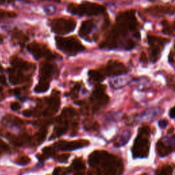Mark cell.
<instances>
[{"mask_svg":"<svg viewBox=\"0 0 175 175\" xmlns=\"http://www.w3.org/2000/svg\"><path fill=\"white\" fill-rule=\"evenodd\" d=\"M174 28L175 29V23H174Z\"/></svg>","mask_w":175,"mask_h":175,"instance_id":"45","label":"cell"},{"mask_svg":"<svg viewBox=\"0 0 175 175\" xmlns=\"http://www.w3.org/2000/svg\"><path fill=\"white\" fill-rule=\"evenodd\" d=\"M90 145L88 140H78L75 141H60L55 144V148L62 150H74L83 147L87 146Z\"/></svg>","mask_w":175,"mask_h":175,"instance_id":"8","label":"cell"},{"mask_svg":"<svg viewBox=\"0 0 175 175\" xmlns=\"http://www.w3.org/2000/svg\"><path fill=\"white\" fill-rule=\"evenodd\" d=\"M67 125H68L64 124L63 126L60 127H58L55 129L53 134V136H51V139L56 138H57V137H59L62 135H63L64 133H66L67 130Z\"/></svg>","mask_w":175,"mask_h":175,"instance_id":"24","label":"cell"},{"mask_svg":"<svg viewBox=\"0 0 175 175\" xmlns=\"http://www.w3.org/2000/svg\"><path fill=\"white\" fill-rule=\"evenodd\" d=\"M76 21L72 19H55L51 20L50 22L51 30L60 35H64L73 32L76 27Z\"/></svg>","mask_w":175,"mask_h":175,"instance_id":"4","label":"cell"},{"mask_svg":"<svg viewBox=\"0 0 175 175\" xmlns=\"http://www.w3.org/2000/svg\"><path fill=\"white\" fill-rule=\"evenodd\" d=\"M27 80L26 77L23 75L21 70L13 68L9 70V81L10 84L16 85L22 83Z\"/></svg>","mask_w":175,"mask_h":175,"instance_id":"12","label":"cell"},{"mask_svg":"<svg viewBox=\"0 0 175 175\" xmlns=\"http://www.w3.org/2000/svg\"><path fill=\"white\" fill-rule=\"evenodd\" d=\"M7 15V13H5L3 11H2V10H0V19H2L6 15Z\"/></svg>","mask_w":175,"mask_h":175,"instance_id":"41","label":"cell"},{"mask_svg":"<svg viewBox=\"0 0 175 175\" xmlns=\"http://www.w3.org/2000/svg\"><path fill=\"white\" fill-rule=\"evenodd\" d=\"M105 8L98 3L85 2L80 4L71 3L68 6V11L75 15L93 16L101 15L104 12Z\"/></svg>","mask_w":175,"mask_h":175,"instance_id":"2","label":"cell"},{"mask_svg":"<svg viewBox=\"0 0 175 175\" xmlns=\"http://www.w3.org/2000/svg\"><path fill=\"white\" fill-rule=\"evenodd\" d=\"M158 125L160 128L164 129L166 127V126L168 125V121L166 120H160L158 122Z\"/></svg>","mask_w":175,"mask_h":175,"instance_id":"34","label":"cell"},{"mask_svg":"<svg viewBox=\"0 0 175 175\" xmlns=\"http://www.w3.org/2000/svg\"><path fill=\"white\" fill-rule=\"evenodd\" d=\"M134 47H135V43L133 42V40H129L127 42V46L125 48H126V49H127V50H131Z\"/></svg>","mask_w":175,"mask_h":175,"instance_id":"33","label":"cell"},{"mask_svg":"<svg viewBox=\"0 0 175 175\" xmlns=\"http://www.w3.org/2000/svg\"><path fill=\"white\" fill-rule=\"evenodd\" d=\"M34 114V111L31 110V109H25L23 112V114L26 116V117H30V116H33Z\"/></svg>","mask_w":175,"mask_h":175,"instance_id":"35","label":"cell"},{"mask_svg":"<svg viewBox=\"0 0 175 175\" xmlns=\"http://www.w3.org/2000/svg\"><path fill=\"white\" fill-rule=\"evenodd\" d=\"M56 45L62 52L68 55H75L85 50V47L76 38L71 36L67 38L56 37Z\"/></svg>","mask_w":175,"mask_h":175,"instance_id":"3","label":"cell"},{"mask_svg":"<svg viewBox=\"0 0 175 175\" xmlns=\"http://www.w3.org/2000/svg\"><path fill=\"white\" fill-rule=\"evenodd\" d=\"M85 163L84 162L83 160L80 158H77L73 160V163L71 164L72 170L75 171H78V172L84 170L85 169Z\"/></svg>","mask_w":175,"mask_h":175,"instance_id":"17","label":"cell"},{"mask_svg":"<svg viewBox=\"0 0 175 175\" xmlns=\"http://www.w3.org/2000/svg\"><path fill=\"white\" fill-rule=\"evenodd\" d=\"M80 87H81L80 84L78 83V84H75L73 89V90H72V91L71 92V94L72 96H73V97H77V92L80 91Z\"/></svg>","mask_w":175,"mask_h":175,"instance_id":"30","label":"cell"},{"mask_svg":"<svg viewBox=\"0 0 175 175\" xmlns=\"http://www.w3.org/2000/svg\"><path fill=\"white\" fill-rule=\"evenodd\" d=\"M169 115L170 116V118H175V106L174 108H173L172 109H170V113H169Z\"/></svg>","mask_w":175,"mask_h":175,"instance_id":"39","label":"cell"},{"mask_svg":"<svg viewBox=\"0 0 175 175\" xmlns=\"http://www.w3.org/2000/svg\"><path fill=\"white\" fill-rule=\"evenodd\" d=\"M159 53V49L158 47H156L154 48V49H153L151 53V60L153 62H156L157 60L158 59Z\"/></svg>","mask_w":175,"mask_h":175,"instance_id":"27","label":"cell"},{"mask_svg":"<svg viewBox=\"0 0 175 175\" xmlns=\"http://www.w3.org/2000/svg\"><path fill=\"white\" fill-rule=\"evenodd\" d=\"M27 49L37 60H39L40 58H47L48 60H50L56 58V55H53L45 45L42 44L34 42L29 44Z\"/></svg>","mask_w":175,"mask_h":175,"instance_id":"5","label":"cell"},{"mask_svg":"<svg viewBox=\"0 0 175 175\" xmlns=\"http://www.w3.org/2000/svg\"><path fill=\"white\" fill-rule=\"evenodd\" d=\"M88 75L92 81L96 82H101L102 81H104V80L105 79L104 75L97 71H94V70L90 71L88 73Z\"/></svg>","mask_w":175,"mask_h":175,"instance_id":"18","label":"cell"},{"mask_svg":"<svg viewBox=\"0 0 175 175\" xmlns=\"http://www.w3.org/2000/svg\"><path fill=\"white\" fill-rule=\"evenodd\" d=\"M31 162V159L27 156H21L16 159L15 163L18 165L25 166Z\"/></svg>","mask_w":175,"mask_h":175,"instance_id":"25","label":"cell"},{"mask_svg":"<svg viewBox=\"0 0 175 175\" xmlns=\"http://www.w3.org/2000/svg\"><path fill=\"white\" fill-rule=\"evenodd\" d=\"M19 92H20V91H19V89H15V90H14V93H15L16 95L19 94Z\"/></svg>","mask_w":175,"mask_h":175,"instance_id":"42","label":"cell"},{"mask_svg":"<svg viewBox=\"0 0 175 175\" xmlns=\"http://www.w3.org/2000/svg\"><path fill=\"white\" fill-rule=\"evenodd\" d=\"M70 155L69 154H62V155H54L55 160L57 161L58 162L60 163H66L68 158H69Z\"/></svg>","mask_w":175,"mask_h":175,"instance_id":"26","label":"cell"},{"mask_svg":"<svg viewBox=\"0 0 175 175\" xmlns=\"http://www.w3.org/2000/svg\"><path fill=\"white\" fill-rule=\"evenodd\" d=\"M169 62H171L172 63L173 62V60H174V56H173V52H171L170 53V55H169Z\"/></svg>","mask_w":175,"mask_h":175,"instance_id":"40","label":"cell"},{"mask_svg":"<svg viewBox=\"0 0 175 175\" xmlns=\"http://www.w3.org/2000/svg\"><path fill=\"white\" fill-rule=\"evenodd\" d=\"M64 170L63 168H56L53 171V174H65V173H67V172H64Z\"/></svg>","mask_w":175,"mask_h":175,"instance_id":"36","label":"cell"},{"mask_svg":"<svg viewBox=\"0 0 175 175\" xmlns=\"http://www.w3.org/2000/svg\"><path fill=\"white\" fill-rule=\"evenodd\" d=\"M0 83H2L4 85H7V80L4 75H1V76H0Z\"/></svg>","mask_w":175,"mask_h":175,"instance_id":"38","label":"cell"},{"mask_svg":"<svg viewBox=\"0 0 175 175\" xmlns=\"http://www.w3.org/2000/svg\"><path fill=\"white\" fill-rule=\"evenodd\" d=\"M49 82L40 81L39 84L36 85L34 88V91L37 93H43L49 90Z\"/></svg>","mask_w":175,"mask_h":175,"instance_id":"19","label":"cell"},{"mask_svg":"<svg viewBox=\"0 0 175 175\" xmlns=\"http://www.w3.org/2000/svg\"><path fill=\"white\" fill-rule=\"evenodd\" d=\"M150 129L149 127L147 126H145L142 127L141 129H140V135H142V136H149L150 134Z\"/></svg>","mask_w":175,"mask_h":175,"instance_id":"29","label":"cell"},{"mask_svg":"<svg viewBox=\"0 0 175 175\" xmlns=\"http://www.w3.org/2000/svg\"><path fill=\"white\" fill-rule=\"evenodd\" d=\"M140 60H141L142 62L145 64H146L147 62H148V58H147L146 55L145 53H142L141 58H140Z\"/></svg>","mask_w":175,"mask_h":175,"instance_id":"37","label":"cell"},{"mask_svg":"<svg viewBox=\"0 0 175 175\" xmlns=\"http://www.w3.org/2000/svg\"><path fill=\"white\" fill-rule=\"evenodd\" d=\"M130 136H131V133H130L129 131H126L124 134L122 136L121 140V142H122V145H124L125 144L127 143L128 140L130 138Z\"/></svg>","mask_w":175,"mask_h":175,"instance_id":"28","label":"cell"},{"mask_svg":"<svg viewBox=\"0 0 175 175\" xmlns=\"http://www.w3.org/2000/svg\"><path fill=\"white\" fill-rule=\"evenodd\" d=\"M55 155V150L53 148H51V147H45L43 150V153L39 155L37 157L40 161H44L47 159L49 157L54 156Z\"/></svg>","mask_w":175,"mask_h":175,"instance_id":"16","label":"cell"},{"mask_svg":"<svg viewBox=\"0 0 175 175\" xmlns=\"http://www.w3.org/2000/svg\"><path fill=\"white\" fill-rule=\"evenodd\" d=\"M157 150H158L159 155L162 157L166 156L171 152L170 147L166 146L162 142H158V143H157Z\"/></svg>","mask_w":175,"mask_h":175,"instance_id":"20","label":"cell"},{"mask_svg":"<svg viewBox=\"0 0 175 175\" xmlns=\"http://www.w3.org/2000/svg\"><path fill=\"white\" fill-rule=\"evenodd\" d=\"M149 142L146 138H144V136L139 134L137 137L134 146L133 147L132 152L134 157H146L149 155Z\"/></svg>","mask_w":175,"mask_h":175,"instance_id":"6","label":"cell"},{"mask_svg":"<svg viewBox=\"0 0 175 175\" xmlns=\"http://www.w3.org/2000/svg\"><path fill=\"white\" fill-rule=\"evenodd\" d=\"M94 23L93 21L92 20L84 21H83V23H81L80 30H79V34H80V36L85 38L92 32V30L94 29Z\"/></svg>","mask_w":175,"mask_h":175,"instance_id":"14","label":"cell"},{"mask_svg":"<svg viewBox=\"0 0 175 175\" xmlns=\"http://www.w3.org/2000/svg\"><path fill=\"white\" fill-rule=\"evenodd\" d=\"M173 130H174V129H173V128H172L171 129H169V130H168V133H172V132H173L172 131H173Z\"/></svg>","mask_w":175,"mask_h":175,"instance_id":"43","label":"cell"},{"mask_svg":"<svg viewBox=\"0 0 175 175\" xmlns=\"http://www.w3.org/2000/svg\"><path fill=\"white\" fill-rule=\"evenodd\" d=\"M10 62H11V64L14 68L21 71H29L32 68V64L27 62L25 60H23L22 59H20V58L17 57H12L10 59Z\"/></svg>","mask_w":175,"mask_h":175,"instance_id":"13","label":"cell"},{"mask_svg":"<svg viewBox=\"0 0 175 175\" xmlns=\"http://www.w3.org/2000/svg\"><path fill=\"white\" fill-rule=\"evenodd\" d=\"M76 115V112L74 109L71 108H65L61 114V116L59 118L60 120H64L65 122L68 123V120H69Z\"/></svg>","mask_w":175,"mask_h":175,"instance_id":"15","label":"cell"},{"mask_svg":"<svg viewBox=\"0 0 175 175\" xmlns=\"http://www.w3.org/2000/svg\"><path fill=\"white\" fill-rule=\"evenodd\" d=\"M3 121L6 122H9V123H12V124L15 125H22L23 122L22 121L21 119H20L17 117H15V116H7L6 117L3 118Z\"/></svg>","mask_w":175,"mask_h":175,"instance_id":"23","label":"cell"},{"mask_svg":"<svg viewBox=\"0 0 175 175\" xmlns=\"http://www.w3.org/2000/svg\"><path fill=\"white\" fill-rule=\"evenodd\" d=\"M10 108H11L13 111H17L21 109V105L18 102L12 103L11 105H10Z\"/></svg>","mask_w":175,"mask_h":175,"instance_id":"32","label":"cell"},{"mask_svg":"<svg viewBox=\"0 0 175 175\" xmlns=\"http://www.w3.org/2000/svg\"><path fill=\"white\" fill-rule=\"evenodd\" d=\"M173 168L170 166H166L164 168H163V169L161 171L160 174H171L173 173Z\"/></svg>","mask_w":175,"mask_h":175,"instance_id":"31","label":"cell"},{"mask_svg":"<svg viewBox=\"0 0 175 175\" xmlns=\"http://www.w3.org/2000/svg\"><path fill=\"white\" fill-rule=\"evenodd\" d=\"M55 73V67L49 62H43L40 64L39 77L40 81H49Z\"/></svg>","mask_w":175,"mask_h":175,"instance_id":"10","label":"cell"},{"mask_svg":"<svg viewBox=\"0 0 175 175\" xmlns=\"http://www.w3.org/2000/svg\"><path fill=\"white\" fill-rule=\"evenodd\" d=\"M105 71L109 76H118L126 73L127 68L124 64L117 60H109L106 66Z\"/></svg>","mask_w":175,"mask_h":175,"instance_id":"9","label":"cell"},{"mask_svg":"<svg viewBox=\"0 0 175 175\" xmlns=\"http://www.w3.org/2000/svg\"><path fill=\"white\" fill-rule=\"evenodd\" d=\"M48 107L43 111V114L44 116L53 115L58 112V109L60 105V97L58 96V94H53L52 97L47 99Z\"/></svg>","mask_w":175,"mask_h":175,"instance_id":"11","label":"cell"},{"mask_svg":"<svg viewBox=\"0 0 175 175\" xmlns=\"http://www.w3.org/2000/svg\"><path fill=\"white\" fill-rule=\"evenodd\" d=\"M174 47H175V46H174Z\"/></svg>","mask_w":175,"mask_h":175,"instance_id":"46","label":"cell"},{"mask_svg":"<svg viewBox=\"0 0 175 175\" xmlns=\"http://www.w3.org/2000/svg\"><path fill=\"white\" fill-rule=\"evenodd\" d=\"M2 90H3V88L2 87H0V93H2Z\"/></svg>","mask_w":175,"mask_h":175,"instance_id":"44","label":"cell"},{"mask_svg":"<svg viewBox=\"0 0 175 175\" xmlns=\"http://www.w3.org/2000/svg\"><path fill=\"white\" fill-rule=\"evenodd\" d=\"M88 163L100 174H117L122 170L121 161L105 151H94L89 156Z\"/></svg>","mask_w":175,"mask_h":175,"instance_id":"1","label":"cell"},{"mask_svg":"<svg viewBox=\"0 0 175 175\" xmlns=\"http://www.w3.org/2000/svg\"><path fill=\"white\" fill-rule=\"evenodd\" d=\"M47 135V131L46 129L43 128L38 132L35 135V142L38 145H40V143H43L46 139V137Z\"/></svg>","mask_w":175,"mask_h":175,"instance_id":"21","label":"cell"},{"mask_svg":"<svg viewBox=\"0 0 175 175\" xmlns=\"http://www.w3.org/2000/svg\"><path fill=\"white\" fill-rule=\"evenodd\" d=\"M106 86L102 84H98L95 87V90L91 97V101L94 104V109H97L102 105L107 104L109 101V97L104 92Z\"/></svg>","mask_w":175,"mask_h":175,"instance_id":"7","label":"cell"},{"mask_svg":"<svg viewBox=\"0 0 175 175\" xmlns=\"http://www.w3.org/2000/svg\"><path fill=\"white\" fill-rule=\"evenodd\" d=\"M13 38L21 44L25 43L26 41L28 40V38L25 34H23L21 32H19V31L13 34Z\"/></svg>","mask_w":175,"mask_h":175,"instance_id":"22","label":"cell"}]
</instances>
